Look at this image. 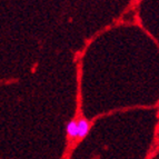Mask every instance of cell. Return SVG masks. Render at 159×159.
I'll list each match as a JSON object with an SVG mask.
<instances>
[{
  "label": "cell",
  "mask_w": 159,
  "mask_h": 159,
  "mask_svg": "<svg viewBox=\"0 0 159 159\" xmlns=\"http://www.w3.org/2000/svg\"><path fill=\"white\" fill-rule=\"evenodd\" d=\"M67 135L70 139H77L78 138V121L77 119H72L67 124L66 127Z\"/></svg>",
  "instance_id": "cell-2"
},
{
  "label": "cell",
  "mask_w": 159,
  "mask_h": 159,
  "mask_svg": "<svg viewBox=\"0 0 159 159\" xmlns=\"http://www.w3.org/2000/svg\"><path fill=\"white\" fill-rule=\"evenodd\" d=\"M78 121V139H82L88 135L90 130V122L86 119L85 117L77 118Z\"/></svg>",
  "instance_id": "cell-1"
}]
</instances>
